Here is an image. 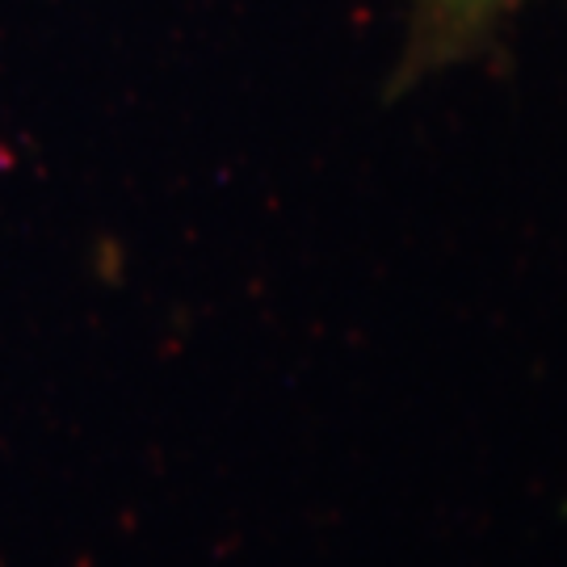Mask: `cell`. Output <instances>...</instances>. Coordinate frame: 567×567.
I'll return each instance as SVG.
<instances>
[{"instance_id": "cell-1", "label": "cell", "mask_w": 567, "mask_h": 567, "mask_svg": "<svg viewBox=\"0 0 567 567\" xmlns=\"http://www.w3.org/2000/svg\"><path fill=\"white\" fill-rule=\"evenodd\" d=\"M529 9L534 0H404L386 97H412L425 84L487 60Z\"/></svg>"}]
</instances>
